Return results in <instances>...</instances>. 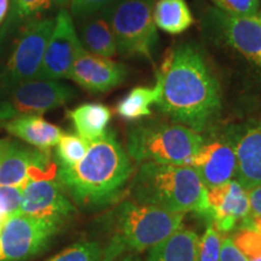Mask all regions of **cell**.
<instances>
[{
  "mask_svg": "<svg viewBox=\"0 0 261 261\" xmlns=\"http://www.w3.org/2000/svg\"><path fill=\"white\" fill-rule=\"evenodd\" d=\"M54 4V0H10L9 14L0 31V41L15 28L21 27L33 18L40 17Z\"/></svg>",
  "mask_w": 261,
  "mask_h": 261,
  "instance_id": "cell-24",
  "label": "cell"
},
{
  "mask_svg": "<svg viewBox=\"0 0 261 261\" xmlns=\"http://www.w3.org/2000/svg\"><path fill=\"white\" fill-rule=\"evenodd\" d=\"M211 214L208 219L214 221L221 233L232 232L238 223L249 215V195L236 179L207 189Z\"/></svg>",
  "mask_w": 261,
  "mask_h": 261,
  "instance_id": "cell-17",
  "label": "cell"
},
{
  "mask_svg": "<svg viewBox=\"0 0 261 261\" xmlns=\"http://www.w3.org/2000/svg\"><path fill=\"white\" fill-rule=\"evenodd\" d=\"M201 133L175 122L146 121L130 127L126 152L136 163L187 165L203 143Z\"/></svg>",
  "mask_w": 261,
  "mask_h": 261,
  "instance_id": "cell-5",
  "label": "cell"
},
{
  "mask_svg": "<svg viewBox=\"0 0 261 261\" xmlns=\"http://www.w3.org/2000/svg\"><path fill=\"white\" fill-rule=\"evenodd\" d=\"M259 16H260V18H261V8H260V11H259Z\"/></svg>",
  "mask_w": 261,
  "mask_h": 261,
  "instance_id": "cell-40",
  "label": "cell"
},
{
  "mask_svg": "<svg viewBox=\"0 0 261 261\" xmlns=\"http://www.w3.org/2000/svg\"><path fill=\"white\" fill-rule=\"evenodd\" d=\"M90 143L79 135L63 133L55 145V156L60 168H70L85 158Z\"/></svg>",
  "mask_w": 261,
  "mask_h": 261,
  "instance_id": "cell-25",
  "label": "cell"
},
{
  "mask_svg": "<svg viewBox=\"0 0 261 261\" xmlns=\"http://www.w3.org/2000/svg\"><path fill=\"white\" fill-rule=\"evenodd\" d=\"M182 220L184 214L168 213L130 198L122 201L112 214L102 261H116L126 254L149 250L182 226Z\"/></svg>",
  "mask_w": 261,
  "mask_h": 261,
  "instance_id": "cell-4",
  "label": "cell"
},
{
  "mask_svg": "<svg viewBox=\"0 0 261 261\" xmlns=\"http://www.w3.org/2000/svg\"><path fill=\"white\" fill-rule=\"evenodd\" d=\"M56 172L51 151L11 140L0 162V185L23 188L32 179L55 177Z\"/></svg>",
  "mask_w": 261,
  "mask_h": 261,
  "instance_id": "cell-14",
  "label": "cell"
},
{
  "mask_svg": "<svg viewBox=\"0 0 261 261\" xmlns=\"http://www.w3.org/2000/svg\"><path fill=\"white\" fill-rule=\"evenodd\" d=\"M127 191L137 203L168 213L185 215L196 212L210 218L207 188L190 166L140 163Z\"/></svg>",
  "mask_w": 261,
  "mask_h": 261,
  "instance_id": "cell-3",
  "label": "cell"
},
{
  "mask_svg": "<svg viewBox=\"0 0 261 261\" xmlns=\"http://www.w3.org/2000/svg\"><path fill=\"white\" fill-rule=\"evenodd\" d=\"M156 79L161 84L158 107L171 121L203 135L218 119L219 83L195 46L181 45L169 51Z\"/></svg>",
  "mask_w": 261,
  "mask_h": 261,
  "instance_id": "cell-1",
  "label": "cell"
},
{
  "mask_svg": "<svg viewBox=\"0 0 261 261\" xmlns=\"http://www.w3.org/2000/svg\"><path fill=\"white\" fill-rule=\"evenodd\" d=\"M126 76L125 64L91 54L83 48L71 67L68 79L89 92L104 93L121 85Z\"/></svg>",
  "mask_w": 261,
  "mask_h": 261,
  "instance_id": "cell-16",
  "label": "cell"
},
{
  "mask_svg": "<svg viewBox=\"0 0 261 261\" xmlns=\"http://www.w3.org/2000/svg\"><path fill=\"white\" fill-rule=\"evenodd\" d=\"M103 247L94 241L71 244L46 261H102Z\"/></svg>",
  "mask_w": 261,
  "mask_h": 261,
  "instance_id": "cell-26",
  "label": "cell"
},
{
  "mask_svg": "<svg viewBox=\"0 0 261 261\" xmlns=\"http://www.w3.org/2000/svg\"><path fill=\"white\" fill-rule=\"evenodd\" d=\"M155 0H114L104 15L109 21L117 54L123 57L145 58L151 62L159 42L152 18Z\"/></svg>",
  "mask_w": 261,
  "mask_h": 261,
  "instance_id": "cell-6",
  "label": "cell"
},
{
  "mask_svg": "<svg viewBox=\"0 0 261 261\" xmlns=\"http://www.w3.org/2000/svg\"><path fill=\"white\" fill-rule=\"evenodd\" d=\"M200 237L195 231L180 226L171 236L149 249L146 261H197Z\"/></svg>",
  "mask_w": 261,
  "mask_h": 261,
  "instance_id": "cell-20",
  "label": "cell"
},
{
  "mask_svg": "<svg viewBox=\"0 0 261 261\" xmlns=\"http://www.w3.org/2000/svg\"><path fill=\"white\" fill-rule=\"evenodd\" d=\"M189 166L207 189L218 187L236 179L237 158L230 140L224 133L204 139Z\"/></svg>",
  "mask_w": 261,
  "mask_h": 261,
  "instance_id": "cell-15",
  "label": "cell"
},
{
  "mask_svg": "<svg viewBox=\"0 0 261 261\" xmlns=\"http://www.w3.org/2000/svg\"><path fill=\"white\" fill-rule=\"evenodd\" d=\"M19 213L65 226L76 208L55 177L32 179L22 188Z\"/></svg>",
  "mask_w": 261,
  "mask_h": 261,
  "instance_id": "cell-11",
  "label": "cell"
},
{
  "mask_svg": "<svg viewBox=\"0 0 261 261\" xmlns=\"http://www.w3.org/2000/svg\"><path fill=\"white\" fill-rule=\"evenodd\" d=\"M249 195V215L252 218H261V184L248 190Z\"/></svg>",
  "mask_w": 261,
  "mask_h": 261,
  "instance_id": "cell-33",
  "label": "cell"
},
{
  "mask_svg": "<svg viewBox=\"0 0 261 261\" xmlns=\"http://www.w3.org/2000/svg\"><path fill=\"white\" fill-rule=\"evenodd\" d=\"M4 128L9 135L44 151H51L63 135L60 127L46 121L41 115L15 117L5 123Z\"/></svg>",
  "mask_w": 261,
  "mask_h": 261,
  "instance_id": "cell-18",
  "label": "cell"
},
{
  "mask_svg": "<svg viewBox=\"0 0 261 261\" xmlns=\"http://www.w3.org/2000/svg\"><path fill=\"white\" fill-rule=\"evenodd\" d=\"M161 97V84L156 79L154 87L138 86L130 90L125 97L117 103L116 113L127 121H137L151 115V107L158 106Z\"/></svg>",
  "mask_w": 261,
  "mask_h": 261,
  "instance_id": "cell-23",
  "label": "cell"
},
{
  "mask_svg": "<svg viewBox=\"0 0 261 261\" xmlns=\"http://www.w3.org/2000/svg\"><path fill=\"white\" fill-rule=\"evenodd\" d=\"M55 19L38 79H68L75 60L84 48L69 11L61 9Z\"/></svg>",
  "mask_w": 261,
  "mask_h": 261,
  "instance_id": "cell-12",
  "label": "cell"
},
{
  "mask_svg": "<svg viewBox=\"0 0 261 261\" xmlns=\"http://www.w3.org/2000/svg\"><path fill=\"white\" fill-rule=\"evenodd\" d=\"M5 126V123H3V122H0V128H3V127Z\"/></svg>",
  "mask_w": 261,
  "mask_h": 261,
  "instance_id": "cell-39",
  "label": "cell"
},
{
  "mask_svg": "<svg viewBox=\"0 0 261 261\" xmlns=\"http://www.w3.org/2000/svg\"><path fill=\"white\" fill-rule=\"evenodd\" d=\"M63 227L22 213L11 215L0 230V261H29L46 249Z\"/></svg>",
  "mask_w": 261,
  "mask_h": 261,
  "instance_id": "cell-8",
  "label": "cell"
},
{
  "mask_svg": "<svg viewBox=\"0 0 261 261\" xmlns=\"http://www.w3.org/2000/svg\"><path fill=\"white\" fill-rule=\"evenodd\" d=\"M259 2H260V4H261V0H259Z\"/></svg>",
  "mask_w": 261,
  "mask_h": 261,
  "instance_id": "cell-41",
  "label": "cell"
},
{
  "mask_svg": "<svg viewBox=\"0 0 261 261\" xmlns=\"http://www.w3.org/2000/svg\"><path fill=\"white\" fill-rule=\"evenodd\" d=\"M10 143H11V139L9 138H0V162H2L3 158H4L6 150H8Z\"/></svg>",
  "mask_w": 261,
  "mask_h": 261,
  "instance_id": "cell-35",
  "label": "cell"
},
{
  "mask_svg": "<svg viewBox=\"0 0 261 261\" xmlns=\"http://www.w3.org/2000/svg\"><path fill=\"white\" fill-rule=\"evenodd\" d=\"M249 261H261V255H259L257 257H254V259L249 260Z\"/></svg>",
  "mask_w": 261,
  "mask_h": 261,
  "instance_id": "cell-38",
  "label": "cell"
},
{
  "mask_svg": "<svg viewBox=\"0 0 261 261\" xmlns=\"http://www.w3.org/2000/svg\"><path fill=\"white\" fill-rule=\"evenodd\" d=\"M75 91L60 80L34 79L15 86L0 102V122L24 115H42L67 104Z\"/></svg>",
  "mask_w": 261,
  "mask_h": 261,
  "instance_id": "cell-9",
  "label": "cell"
},
{
  "mask_svg": "<svg viewBox=\"0 0 261 261\" xmlns=\"http://www.w3.org/2000/svg\"><path fill=\"white\" fill-rule=\"evenodd\" d=\"M114 0H69V6L71 17L76 19H83L89 16L103 12L107 8L112 5Z\"/></svg>",
  "mask_w": 261,
  "mask_h": 261,
  "instance_id": "cell-30",
  "label": "cell"
},
{
  "mask_svg": "<svg viewBox=\"0 0 261 261\" xmlns=\"http://www.w3.org/2000/svg\"><path fill=\"white\" fill-rule=\"evenodd\" d=\"M204 23L217 40L261 68V18L256 16H236L210 8Z\"/></svg>",
  "mask_w": 261,
  "mask_h": 261,
  "instance_id": "cell-10",
  "label": "cell"
},
{
  "mask_svg": "<svg viewBox=\"0 0 261 261\" xmlns=\"http://www.w3.org/2000/svg\"><path fill=\"white\" fill-rule=\"evenodd\" d=\"M55 18H33L22 25L14 50L0 74V92H8L17 85L38 79Z\"/></svg>",
  "mask_w": 261,
  "mask_h": 261,
  "instance_id": "cell-7",
  "label": "cell"
},
{
  "mask_svg": "<svg viewBox=\"0 0 261 261\" xmlns=\"http://www.w3.org/2000/svg\"><path fill=\"white\" fill-rule=\"evenodd\" d=\"M220 261H248L246 256L234 247L231 237L223 238L220 250Z\"/></svg>",
  "mask_w": 261,
  "mask_h": 261,
  "instance_id": "cell-32",
  "label": "cell"
},
{
  "mask_svg": "<svg viewBox=\"0 0 261 261\" xmlns=\"http://www.w3.org/2000/svg\"><path fill=\"white\" fill-rule=\"evenodd\" d=\"M22 200L21 187L0 185V212L6 217L19 213Z\"/></svg>",
  "mask_w": 261,
  "mask_h": 261,
  "instance_id": "cell-31",
  "label": "cell"
},
{
  "mask_svg": "<svg viewBox=\"0 0 261 261\" xmlns=\"http://www.w3.org/2000/svg\"><path fill=\"white\" fill-rule=\"evenodd\" d=\"M221 242V232L215 226L214 221L210 219L203 234L198 241L197 261H220Z\"/></svg>",
  "mask_w": 261,
  "mask_h": 261,
  "instance_id": "cell-27",
  "label": "cell"
},
{
  "mask_svg": "<svg viewBox=\"0 0 261 261\" xmlns=\"http://www.w3.org/2000/svg\"><path fill=\"white\" fill-rule=\"evenodd\" d=\"M116 261H142V260H140L138 254H126V255L120 257V259Z\"/></svg>",
  "mask_w": 261,
  "mask_h": 261,
  "instance_id": "cell-36",
  "label": "cell"
},
{
  "mask_svg": "<svg viewBox=\"0 0 261 261\" xmlns=\"http://www.w3.org/2000/svg\"><path fill=\"white\" fill-rule=\"evenodd\" d=\"M135 168L132 160L117 140L114 130H107L90 143L85 158L70 168H58L56 179L77 207L98 210L119 200L128 188Z\"/></svg>",
  "mask_w": 261,
  "mask_h": 261,
  "instance_id": "cell-2",
  "label": "cell"
},
{
  "mask_svg": "<svg viewBox=\"0 0 261 261\" xmlns=\"http://www.w3.org/2000/svg\"><path fill=\"white\" fill-rule=\"evenodd\" d=\"M68 2H69V0H54V4L61 6V9H64V6L68 5Z\"/></svg>",
  "mask_w": 261,
  "mask_h": 261,
  "instance_id": "cell-37",
  "label": "cell"
},
{
  "mask_svg": "<svg viewBox=\"0 0 261 261\" xmlns=\"http://www.w3.org/2000/svg\"><path fill=\"white\" fill-rule=\"evenodd\" d=\"M79 22L77 35L85 50L107 58L116 56L115 38L104 12L79 19Z\"/></svg>",
  "mask_w": 261,
  "mask_h": 261,
  "instance_id": "cell-19",
  "label": "cell"
},
{
  "mask_svg": "<svg viewBox=\"0 0 261 261\" xmlns=\"http://www.w3.org/2000/svg\"><path fill=\"white\" fill-rule=\"evenodd\" d=\"M76 135L92 143L107 132L112 112L102 103H84L68 112Z\"/></svg>",
  "mask_w": 261,
  "mask_h": 261,
  "instance_id": "cell-21",
  "label": "cell"
},
{
  "mask_svg": "<svg viewBox=\"0 0 261 261\" xmlns=\"http://www.w3.org/2000/svg\"><path fill=\"white\" fill-rule=\"evenodd\" d=\"M10 0H0V27L4 24L6 16L9 14Z\"/></svg>",
  "mask_w": 261,
  "mask_h": 261,
  "instance_id": "cell-34",
  "label": "cell"
},
{
  "mask_svg": "<svg viewBox=\"0 0 261 261\" xmlns=\"http://www.w3.org/2000/svg\"><path fill=\"white\" fill-rule=\"evenodd\" d=\"M214 8L236 16L259 15L261 4L259 0H211Z\"/></svg>",
  "mask_w": 261,
  "mask_h": 261,
  "instance_id": "cell-29",
  "label": "cell"
},
{
  "mask_svg": "<svg viewBox=\"0 0 261 261\" xmlns=\"http://www.w3.org/2000/svg\"><path fill=\"white\" fill-rule=\"evenodd\" d=\"M223 133L236 152V180L247 190L261 184V116L231 123Z\"/></svg>",
  "mask_w": 261,
  "mask_h": 261,
  "instance_id": "cell-13",
  "label": "cell"
},
{
  "mask_svg": "<svg viewBox=\"0 0 261 261\" xmlns=\"http://www.w3.org/2000/svg\"><path fill=\"white\" fill-rule=\"evenodd\" d=\"M230 237L234 247L247 257L248 261L261 255V233L257 231L242 226Z\"/></svg>",
  "mask_w": 261,
  "mask_h": 261,
  "instance_id": "cell-28",
  "label": "cell"
},
{
  "mask_svg": "<svg viewBox=\"0 0 261 261\" xmlns=\"http://www.w3.org/2000/svg\"><path fill=\"white\" fill-rule=\"evenodd\" d=\"M152 18L156 28L173 35L181 34L194 24L187 0H155Z\"/></svg>",
  "mask_w": 261,
  "mask_h": 261,
  "instance_id": "cell-22",
  "label": "cell"
}]
</instances>
